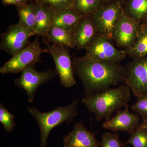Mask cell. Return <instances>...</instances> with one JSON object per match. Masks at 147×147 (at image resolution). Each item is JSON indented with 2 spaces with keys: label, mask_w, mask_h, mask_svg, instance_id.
Returning <instances> with one entry per match:
<instances>
[{
  "label": "cell",
  "mask_w": 147,
  "mask_h": 147,
  "mask_svg": "<svg viewBox=\"0 0 147 147\" xmlns=\"http://www.w3.org/2000/svg\"><path fill=\"white\" fill-rule=\"evenodd\" d=\"M74 74L82 80L85 94H90L125 82V67L118 63L94 59L86 55L74 58Z\"/></svg>",
  "instance_id": "6da1fadb"
},
{
  "label": "cell",
  "mask_w": 147,
  "mask_h": 147,
  "mask_svg": "<svg viewBox=\"0 0 147 147\" xmlns=\"http://www.w3.org/2000/svg\"><path fill=\"white\" fill-rule=\"evenodd\" d=\"M131 90L127 86L121 85L116 88H108L101 91L85 94L82 102L98 122L106 121L116 111L127 105L131 98Z\"/></svg>",
  "instance_id": "7a4b0ae2"
},
{
  "label": "cell",
  "mask_w": 147,
  "mask_h": 147,
  "mask_svg": "<svg viewBox=\"0 0 147 147\" xmlns=\"http://www.w3.org/2000/svg\"><path fill=\"white\" fill-rule=\"evenodd\" d=\"M79 99H74L65 107H59L47 112H41L34 107H28L29 113L36 120L40 131V146L45 147L53 128L64 122L69 123L78 115Z\"/></svg>",
  "instance_id": "3957f363"
},
{
  "label": "cell",
  "mask_w": 147,
  "mask_h": 147,
  "mask_svg": "<svg viewBox=\"0 0 147 147\" xmlns=\"http://www.w3.org/2000/svg\"><path fill=\"white\" fill-rule=\"evenodd\" d=\"M124 0H114L102 4L92 13L98 34L112 40L114 29L123 11Z\"/></svg>",
  "instance_id": "277c9868"
},
{
  "label": "cell",
  "mask_w": 147,
  "mask_h": 147,
  "mask_svg": "<svg viewBox=\"0 0 147 147\" xmlns=\"http://www.w3.org/2000/svg\"><path fill=\"white\" fill-rule=\"evenodd\" d=\"M38 39L39 37H37L24 49L12 56L1 67L0 73L2 74L19 73L28 67L42 62L41 55L49 53V51L41 47Z\"/></svg>",
  "instance_id": "5b68a950"
},
{
  "label": "cell",
  "mask_w": 147,
  "mask_h": 147,
  "mask_svg": "<svg viewBox=\"0 0 147 147\" xmlns=\"http://www.w3.org/2000/svg\"><path fill=\"white\" fill-rule=\"evenodd\" d=\"M49 53L52 56L55 64V72L59 77L61 84L66 88H70L76 84L72 61L69 52L62 45H52L43 39Z\"/></svg>",
  "instance_id": "8992f818"
},
{
  "label": "cell",
  "mask_w": 147,
  "mask_h": 147,
  "mask_svg": "<svg viewBox=\"0 0 147 147\" xmlns=\"http://www.w3.org/2000/svg\"><path fill=\"white\" fill-rule=\"evenodd\" d=\"M85 49L89 57L106 62L118 63L127 55L125 50L116 48L110 40L98 34Z\"/></svg>",
  "instance_id": "52a82bcc"
},
{
  "label": "cell",
  "mask_w": 147,
  "mask_h": 147,
  "mask_svg": "<svg viewBox=\"0 0 147 147\" xmlns=\"http://www.w3.org/2000/svg\"><path fill=\"white\" fill-rule=\"evenodd\" d=\"M125 67L126 86L137 97L147 95V57L133 59Z\"/></svg>",
  "instance_id": "ba28073f"
},
{
  "label": "cell",
  "mask_w": 147,
  "mask_h": 147,
  "mask_svg": "<svg viewBox=\"0 0 147 147\" xmlns=\"http://www.w3.org/2000/svg\"><path fill=\"white\" fill-rule=\"evenodd\" d=\"M35 35L33 32L23 27L19 22L11 25L1 34L0 48L13 56L30 44V38Z\"/></svg>",
  "instance_id": "9c48e42d"
},
{
  "label": "cell",
  "mask_w": 147,
  "mask_h": 147,
  "mask_svg": "<svg viewBox=\"0 0 147 147\" xmlns=\"http://www.w3.org/2000/svg\"><path fill=\"white\" fill-rule=\"evenodd\" d=\"M56 73L50 69L41 72L37 71L34 65L30 66L22 71L21 76L15 79L14 84L26 92L29 102H32L39 86L53 79Z\"/></svg>",
  "instance_id": "30bf717a"
},
{
  "label": "cell",
  "mask_w": 147,
  "mask_h": 147,
  "mask_svg": "<svg viewBox=\"0 0 147 147\" xmlns=\"http://www.w3.org/2000/svg\"><path fill=\"white\" fill-rule=\"evenodd\" d=\"M124 12L117 22L113 34V40L118 47L127 50L132 47L137 39L140 24Z\"/></svg>",
  "instance_id": "8fae6325"
},
{
  "label": "cell",
  "mask_w": 147,
  "mask_h": 147,
  "mask_svg": "<svg viewBox=\"0 0 147 147\" xmlns=\"http://www.w3.org/2000/svg\"><path fill=\"white\" fill-rule=\"evenodd\" d=\"M142 120L139 116L130 112L128 105L124 110H118L115 116L102 124L105 129L111 131H125L131 134L141 126Z\"/></svg>",
  "instance_id": "7c38bea8"
},
{
  "label": "cell",
  "mask_w": 147,
  "mask_h": 147,
  "mask_svg": "<svg viewBox=\"0 0 147 147\" xmlns=\"http://www.w3.org/2000/svg\"><path fill=\"white\" fill-rule=\"evenodd\" d=\"M63 141L64 147H100L95 134L86 128L83 121L76 122Z\"/></svg>",
  "instance_id": "4fadbf2b"
},
{
  "label": "cell",
  "mask_w": 147,
  "mask_h": 147,
  "mask_svg": "<svg viewBox=\"0 0 147 147\" xmlns=\"http://www.w3.org/2000/svg\"><path fill=\"white\" fill-rule=\"evenodd\" d=\"M97 34V29L91 16H84L74 31L76 47L79 50L86 49Z\"/></svg>",
  "instance_id": "5bb4252c"
},
{
  "label": "cell",
  "mask_w": 147,
  "mask_h": 147,
  "mask_svg": "<svg viewBox=\"0 0 147 147\" xmlns=\"http://www.w3.org/2000/svg\"><path fill=\"white\" fill-rule=\"evenodd\" d=\"M83 17L71 8L53 9L52 26L60 27L74 32Z\"/></svg>",
  "instance_id": "9a60e30c"
},
{
  "label": "cell",
  "mask_w": 147,
  "mask_h": 147,
  "mask_svg": "<svg viewBox=\"0 0 147 147\" xmlns=\"http://www.w3.org/2000/svg\"><path fill=\"white\" fill-rule=\"evenodd\" d=\"M48 42L66 47H76L74 32L58 26H52L43 36Z\"/></svg>",
  "instance_id": "2e32d148"
},
{
  "label": "cell",
  "mask_w": 147,
  "mask_h": 147,
  "mask_svg": "<svg viewBox=\"0 0 147 147\" xmlns=\"http://www.w3.org/2000/svg\"><path fill=\"white\" fill-rule=\"evenodd\" d=\"M36 4L34 32L36 35L43 36L52 26L53 9L40 4Z\"/></svg>",
  "instance_id": "e0dca14e"
},
{
  "label": "cell",
  "mask_w": 147,
  "mask_h": 147,
  "mask_svg": "<svg viewBox=\"0 0 147 147\" xmlns=\"http://www.w3.org/2000/svg\"><path fill=\"white\" fill-rule=\"evenodd\" d=\"M125 50L127 55L133 59L147 57V25L144 22L140 24L134 45Z\"/></svg>",
  "instance_id": "ac0fdd59"
},
{
  "label": "cell",
  "mask_w": 147,
  "mask_h": 147,
  "mask_svg": "<svg viewBox=\"0 0 147 147\" xmlns=\"http://www.w3.org/2000/svg\"><path fill=\"white\" fill-rule=\"evenodd\" d=\"M36 7L35 2H30L17 7L19 18L18 22L24 28L33 32L34 34Z\"/></svg>",
  "instance_id": "d6986e66"
},
{
  "label": "cell",
  "mask_w": 147,
  "mask_h": 147,
  "mask_svg": "<svg viewBox=\"0 0 147 147\" xmlns=\"http://www.w3.org/2000/svg\"><path fill=\"white\" fill-rule=\"evenodd\" d=\"M123 11L129 17L143 22L147 18V0H124Z\"/></svg>",
  "instance_id": "ffe728a7"
},
{
  "label": "cell",
  "mask_w": 147,
  "mask_h": 147,
  "mask_svg": "<svg viewBox=\"0 0 147 147\" xmlns=\"http://www.w3.org/2000/svg\"><path fill=\"white\" fill-rule=\"evenodd\" d=\"M102 4L100 0H74L71 8L83 16H90Z\"/></svg>",
  "instance_id": "44dd1931"
},
{
  "label": "cell",
  "mask_w": 147,
  "mask_h": 147,
  "mask_svg": "<svg viewBox=\"0 0 147 147\" xmlns=\"http://www.w3.org/2000/svg\"><path fill=\"white\" fill-rule=\"evenodd\" d=\"M127 142L134 147H147V130L140 126L134 130Z\"/></svg>",
  "instance_id": "7402d4cb"
},
{
  "label": "cell",
  "mask_w": 147,
  "mask_h": 147,
  "mask_svg": "<svg viewBox=\"0 0 147 147\" xmlns=\"http://www.w3.org/2000/svg\"><path fill=\"white\" fill-rule=\"evenodd\" d=\"M15 116L11 113L3 106L2 103L0 104V122L4 128L7 132L13 131L15 127L14 121Z\"/></svg>",
  "instance_id": "603a6c76"
},
{
  "label": "cell",
  "mask_w": 147,
  "mask_h": 147,
  "mask_svg": "<svg viewBox=\"0 0 147 147\" xmlns=\"http://www.w3.org/2000/svg\"><path fill=\"white\" fill-rule=\"evenodd\" d=\"M100 147H123L125 144L121 141L118 133L106 132L101 137Z\"/></svg>",
  "instance_id": "cb8c5ba5"
},
{
  "label": "cell",
  "mask_w": 147,
  "mask_h": 147,
  "mask_svg": "<svg viewBox=\"0 0 147 147\" xmlns=\"http://www.w3.org/2000/svg\"><path fill=\"white\" fill-rule=\"evenodd\" d=\"M74 0H37L35 2L55 10L71 8Z\"/></svg>",
  "instance_id": "d4e9b609"
},
{
  "label": "cell",
  "mask_w": 147,
  "mask_h": 147,
  "mask_svg": "<svg viewBox=\"0 0 147 147\" xmlns=\"http://www.w3.org/2000/svg\"><path fill=\"white\" fill-rule=\"evenodd\" d=\"M131 108L142 118L147 117V95L137 97L136 102L131 105Z\"/></svg>",
  "instance_id": "484cf974"
},
{
  "label": "cell",
  "mask_w": 147,
  "mask_h": 147,
  "mask_svg": "<svg viewBox=\"0 0 147 147\" xmlns=\"http://www.w3.org/2000/svg\"><path fill=\"white\" fill-rule=\"evenodd\" d=\"M1 1L4 6L13 5L18 7L19 5L16 0H1Z\"/></svg>",
  "instance_id": "4316f807"
},
{
  "label": "cell",
  "mask_w": 147,
  "mask_h": 147,
  "mask_svg": "<svg viewBox=\"0 0 147 147\" xmlns=\"http://www.w3.org/2000/svg\"><path fill=\"white\" fill-rule=\"evenodd\" d=\"M141 126L144 127L147 130V117L142 118Z\"/></svg>",
  "instance_id": "83f0119b"
},
{
  "label": "cell",
  "mask_w": 147,
  "mask_h": 147,
  "mask_svg": "<svg viewBox=\"0 0 147 147\" xmlns=\"http://www.w3.org/2000/svg\"><path fill=\"white\" fill-rule=\"evenodd\" d=\"M16 1L19 4V6H20L30 2L31 0H16Z\"/></svg>",
  "instance_id": "f1b7e54d"
},
{
  "label": "cell",
  "mask_w": 147,
  "mask_h": 147,
  "mask_svg": "<svg viewBox=\"0 0 147 147\" xmlns=\"http://www.w3.org/2000/svg\"><path fill=\"white\" fill-rule=\"evenodd\" d=\"M114 1V0H100V2L102 4L110 2L112 1Z\"/></svg>",
  "instance_id": "f546056e"
},
{
  "label": "cell",
  "mask_w": 147,
  "mask_h": 147,
  "mask_svg": "<svg viewBox=\"0 0 147 147\" xmlns=\"http://www.w3.org/2000/svg\"><path fill=\"white\" fill-rule=\"evenodd\" d=\"M143 22H144V23H146V24L147 25V18L146 19H145L144 21H143Z\"/></svg>",
  "instance_id": "4dcf8cb0"
},
{
  "label": "cell",
  "mask_w": 147,
  "mask_h": 147,
  "mask_svg": "<svg viewBox=\"0 0 147 147\" xmlns=\"http://www.w3.org/2000/svg\"><path fill=\"white\" fill-rule=\"evenodd\" d=\"M37 1V0H34V1Z\"/></svg>",
  "instance_id": "1f68e13d"
}]
</instances>
